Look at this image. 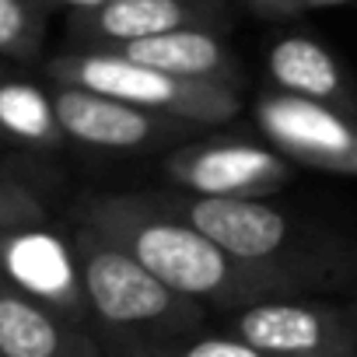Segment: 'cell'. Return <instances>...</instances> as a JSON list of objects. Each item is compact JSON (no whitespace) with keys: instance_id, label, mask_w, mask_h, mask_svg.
<instances>
[{"instance_id":"2","label":"cell","mask_w":357,"mask_h":357,"mask_svg":"<svg viewBox=\"0 0 357 357\" xmlns=\"http://www.w3.org/2000/svg\"><path fill=\"white\" fill-rule=\"evenodd\" d=\"M70 242L81 263L91 329L105 357H130L144 347L204 329L200 301L172 291L105 231L77 221Z\"/></svg>"},{"instance_id":"19","label":"cell","mask_w":357,"mask_h":357,"mask_svg":"<svg viewBox=\"0 0 357 357\" xmlns=\"http://www.w3.org/2000/svg\"><path fill=\"white\" fill-rule=\"evenodd\" d=\"M60 4H70V11H77V8H95L102 0H60Z\"/></svg>"},{"instance_id":"10","label":"cell","mask_w":357,"mask_h":357,"mask_svg":"<svg viewBox=\"0 0 357 357\" xmlns=\"http://www.w3.org/2000/svg\"><path fill=\"white\" fill-rule=\"evenodd\" d=\"M221 0H102L70 11V32L84 46H123L175 29H218Z\"/></svg>"},{"instance_id":"12","label":"cell","mask_w":357,"mask_h":357,"mask_svg":"<svg viewBox=\"0 0 357 357\" xmlns=\"http://www.w3.org/2000/svg\"><path fill=\"white\" fill-rule=\"evenodd\" d=\"M126 53L137 63H147L154 70L175 74V77H197V81H221L238 84V63L225 39L214 29H175L151 39H133L123 46H109Z\"/></svg>"},{"instance_id":"13","label":"cell","mask_w":357,"mask_h":357,"mask_svg":"<svg viewBox=\"0 0 357 357\" xmlns=\"http://www.w3.org/2000/svg\"><path fill=\"white\" fill-rule=\"evenodd\" d=\"M0 140L29 151H56L67 133L56 116L53 88L0 67Z\"/></svg>"},{"instance_id":"3","label":"cell","mask_w":357,"mask_h":357,"mask_svg":"<svg viewBox=\"0 0 357 357\" xmlns=\"http://www.w3.org/2000/svg\"><path fill=\"white\" fill-rule=\"evenodd\" d=\"M46 74L56 84L91 88V91L133 102L151 112L178 116L197 126L228 123L242 109V98L231 84L175 77V74L154 70L147 63H137L126 53L109 50V46H84L74 53H60L46 63Z\"/></svg>"},{"instance_id":"14","label":"cell","mask_w":357,"mask_h":357,"mask_svg":"<svg viewBox=\"0 0 357 357\" xmlns=\"http://www.w3.org/2000/svg\"><path fill=\"white\" fill-rule=\"evenodd\" d=\"M266 70L280 91H294V95L333 102V105L350 98V88L343 81L340 63L315 39L287 36V39L273 43L266 53Z\"/></svg>"},{"instance_id":"20","label":"cell","mask_w":357,"mask_h":357,"mask_svg":"<svg viewBox=\"0 0 357 357\" xmlns=\"http://www.w3.org/2000/svg\"><path fill=\"white\" fill-rule=\"evenodd\" d=\"M329 4H347V0H305V8H329Z\"/></svg>"},{"instance_id":"1","label":"cell","mask_w":357,"mask_h":357,"mask_svg":"<svg viewBox=\"0 0 357 357\" xmlns=\"http://www.w3.org/2000/svg\"><path fill=\"white\" fill-rule=\"evenodd\" d=\"M81 221L116 238L172 291L200 305L235 312L242 305L287 298L308 287L298 277L235 259L161 197H95L81 207Z\"/></svg>"},{"instance_id":"7","label":"cell","mask_w":357,"mask_h":357,"mask_svg":"<svg viewBox=\"0 0 357 357\" xmlns=\"http://www.w3.org/2000/svg\"><path fill=\"white\" fill-rule=\"evenodd\" d=\"M291 158L252 140H204L165 158L168 178L197 197H270L291 178Z\"/></svg>"},{"instance_id":"15","label":"cell","mask_w":357,"mask_h":357,"mask_svg":"<svg viewBox=\"0 0 357 357\" xmlns=\"http://www.w3.org/2000/svg\"><path fill=\"white\" fill-rule=\"evenodd\" d=\"M56 0H0V56L29 60L39 53Z\"/></svg>"},{"instance_id":"4","label":"cell","mask_w":357,"mask_h":357,"mask_svg":"<svg viewBox=\"0 0 357 357\" xmlns=\"http://www.w3.org/2000/svg\"><path fill=\"white\" fill-rule=\"evenodd\" d=\"M165 200V197H161ZM175 214L193 221L204 235H211L221 249H228L235 259L277 270L287 277H298L301 284L326 280L333 270L329 252L315 249L305 231L294 228V221L263 204V197H175L165 200Z\"/></svg>"},{"instance_id":"8","label":"cell","mask_w":357,"mask_h":357,"mask_svg":"<svg viewBox=\"0 0 357 357\" xmlns=\"http://www.w3.org/2000/svg\"><path fill=\"white\" fill-rule=\"evenodd\" d=\"M53 102L67 140L95 151H151L175 137H186L197 123L151 112L133 102L53 81Z\"/></svg>"},{"instance_id":"18","label":"cell","mask_w":357,"mask_h":357,"mask_svg":"<svg viewBox=\"0 0 357 357\" xmlns=\"http://www.w3.org/2000/svg\"><path fill=\"white\" fill-rule=\"evenodd\" d=\"M252 8L266 11V15H291V11H305V0H249Z\"/></svg>"},{"instance_id":"17","label":"cell","mask_w":357,"mask_h":357,"mask_svg":"<svg viewBox=\"0 0 357 357\" xmlns=\"http://www.w3.org/2000/svg\"><path fill=\"white\" fill-rule=\"evenodd\" d=\"M43 221H50V211L39 200V193L29 190L18 175H11L4 165H0V231L25 228V225H43Z\"/></svg>"},{"instance_id":"11","label":"cell","mask_w":357,"mask_h":357,"mask_svg":"<svg viewBox=\"0 0 357 357\" xmlns=\"http://www.w3.org/2000/svg\"><path fill=\"white\" fill-rule=\"evenodd\" d=\"M0 357H105L95 329L0 277Z\"/></svg>"},{"instance_id":"9","label":"cell","mask_w":357,"mask_h":357,"mask_svg":"<svg viewBox=\"0 0 357 357\" xmlns=\"http://www.w3.org/2000/svg\"><path fill=\"white\" fill-rule=\"evenodd\" d=\"M0 277L91 329V312L74 242L53 231L50 221L0 231Z\"/></svg>"},{"instance_id":"6","label":"cell","mask_w":357,"mask_h":357,"mask_svg":"<svg viewBox=\"0 0 357 357\" xmlns=\"http://www.w3.org/2000/svg\"><path fill=\"white\" fill-rule=\"evenodd\" d=\"M256 123L291 161L336 175H357V123L333 102L277 88L256 102Z\"/></svg>"},{"instance_id":"16","label":"cell","mask_w":357,"mask_h":357,"mask_svg":"<svg viewBox=\"0 0 357 357\" xmlns=\"http://www.w3.org/2000/svg\"><path fill=\"white\" fill-rule=\"evenodd\" d=\"M130 357H270L263 350H256L252 343L231 336V333H221V336H178V340H168V343H154V347H144Z\"/></svg>"},{"instance_id":"5","label":"cell","mask_w":357,"mask_h":357,"mask_svg":"<svg viewBox=\"0 0 357 357\" xmlns=\"http://www.w3.org/2000/svg\"><path fill=\"white\" fill-rule=\"evenodd\" d=\"M228 333L270 357H357V326L347 312L291 294L235 308Z\"/></svg>"}]
</instances>
